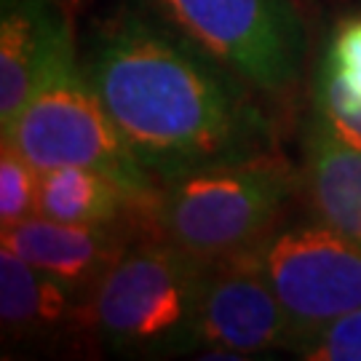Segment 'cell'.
<instances>
[{"label": "cell", "mask_w": 361, "mask_h": 361, "mask_svg": "<svg viewBox=\"0 0 361 361\" xmlns=\"http://www.w3.org/2000/svg\"><path fill=\"white\" fill-rule=\"evenodd\" d=\"M80 300L59 279L0 246V322L6 335L35 340L75 319Z\"/></svg>", "instance_id": "obj_12"}, {"label": "cell", "mask_w": 361, "mask_h": 361, "mask_svg": "<svg viewBox=\"0 0 361 361\" xmlns=\"http://www.w3.org/2000/svg\"><path fill=\"white\" fill-rule=\"evenodd\" d=\"M83 70L158 182L273 153L271 121L246 80L155 16L134 8L110 16Z\"/></svg>", "instance_id": "obj_1"}, {"label": "cell", "mask_w": 361, "mask_h": 361, "mask_svg": "<svg viewBox=\"0 0 361 361\" xmlns=\"http://www.w3.org/2000/svg\"><path fill=\"white\" fill-rule=\"evenodd\" d=\"M3 142L40 174L59 166L99 169L145 198H155L161 185L123 140L86 70L78 67L75 43L54 62L11 126L3 129Z\"/></svg>", "instance_id": "obj_4"}, {"label": "cell", "mask_w": 361, "mask_h": 361, "mask_svg": "<svg viewBox=\"0 0 361 361\" xmlns=\"http://www.w3.org/2000/svg\"><path fill=\"white\" fill-rule=\"evenodd\" d=\"M150 13L249 86L292 89L305 59V35L292 0H145Z\"/></svg>", "instance_id": "obj_5"}, {"label": "cell", "mask_w": 361, "mask_h": 361, "mask_svg": "<svg viewBox=\"0 0 361 361\" xmlns=\"http://www.w3.org/2000/svg\"><path fill=\"white\" fill-rule=\"evenodd\" d=\"M313 116L335 131L343 142L361 150V102L350 97L343 80L322 65L316 80V110Z\"/></svg>", "instance_id": "obj_14"}, {"label": "cell", "mask_w": 361, "mask_h": 361, "mask_svg": "<svg viewBox=\"0 0 361 361\" xmlns=\"http://www.w3.org/2000/svg\"><path fill=\"white\" fill-rule=\"evenodd\" d=\"M255 255L289 319L292 353L326 324L361 308V241L322 219L279 225Z\"/></svg>", "instance_id": "obj_6"}, {"label": "cell", "mask_w": 361, "mask_h": 361, "mask_svg": "<svg viewBox=\"0 0 361 361\" xmlns=\"http://www.w3.org/2000/svg\"><path fill=\"white\" fill-rule=\"evenodd\" d=\"M207 262L142 231L91 286L80 313L123 356H174L198 348V300Z\"/></svg>", "instance_id": "obj_3"}, {"label": "cell", "mask_w": 361, "mask_h": 361, "mask_svg": "<svg viewBox=\"0 0 361 361\" xmlns=\"http://www.w3.org/2000/svg\"><path fill=\"white\" fill-rule=\"evenodd\" d=\"M295 356L308 361H361V308L340 316L300 343Z\"/></svg>", "instance_id": "obj_15"}, {"label": "cell", "mask_w": 361, "mask_h": 361, "mask_svg": "<svg viewBox=\"0 0 361 361\" xmlns=\"http://www.w3.org/2000/svg\"><path fill=\"white\" fill-rule=\"evenodd\" d=\"M153 198L134 193L113 174L89 166H59L40 174L38 214L75 225L140 222Z\"/></svg>", "instance_id": "obj_10"}, {"label": "cell", "mask_w": 361, "mask_h": 361, "mask_svg": "<svg viewBox=\"0 0 361 361\" xmlns=\"http://www.w3.org/2000/svg\"><path fill=\"white\" fill-rule=\"evenodd\" d=\"M302 182L316 219L361 241V150L343 142L316 116L305 134Z\"/></svg>", "instance_id": "obj_11"}, {"label": "cell", "mask_w": 361, "mask_h": 361, "mask_svg": "<svg viewBox=\"0 0 361 361\" xmlns=\"http://www.w3.org/2000/svg\"><path fill=\"white\" fill-rule=\"evenodd\" d=\"M40 171L8 142L0 147V228L38 214Z\"/></svg>", "instance_id": "obj_13"}, {"label": "cell", "mask_w": 361, "mask_h": 361, "mask_svg": "<svg viewBox=\"0 0 361 361\" xmlns=\"http://www.w3.org/2000/svg\"><path fill=\"white\" fill-rule=\"evenodd\" d=\"M142 231L140 222L75 225L32 214L3 228L0 241L30 265L59 279L83 305L91 286Z\"/></svg>", "instance_id": "obj_8"}, {"label": "cell", "mask_w": 361, "mask_h": 361, "mask_svg": "<svg viewBox=\"0 0 361 361\" xmlns=\"http://www.w3.org/2000/svg\"><path fill=\"white\" fill-rule=\"evenodd\" d=\"M295 335L255 249L207 262L198 300V350L204 359H252L292 350Z\"/></svg>", "instance_id": "obj_7"}, {"label": "cell", "mask_w": 361, "mask_h": 361, "mask_svg": "<svg viewBox=\"0 0 361 361\" xmlns=\"http://www.w3.org/2000/svg\"><path fill=\"white\" fill-rule=\"evenodd\" d=\"M324 67L332 70L350 91V97L361 102V16H353L335 30Z\"/></svg>", "instance_id": "obj_16"}, {"label": "cell", "mask_w": 361, "mask_h": 361, "mask_svg": "<svg viewBox=\"0 0 361 361\" xmlns=\"http://www.w3.org/2000/svg\"><path fill=\"white\" fill-rule=\"evenodd\" d=\"M70 46L73 32L49 0L0 3V129L11 126Z\"/></svg>", "instance_id": "obj_9"}, {"label": "cell", "mask_w": 361, "mask_h": 361, "mask_svg": "<svg viewBox=\"0 0 361 361\" xmlns=\"http://www.w3.org/2000/svg\"><path fill=\"white\" fill-rule=\"evenodd\" d=\"M300 180L273 153L198 169L158 185L145 231L201 262L233 257L257 249L281 225Z\"/></svg>", "instance_id": "obj_2"}]
</instances>
